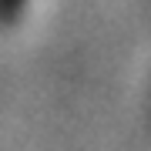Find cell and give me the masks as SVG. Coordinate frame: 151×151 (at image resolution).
<instances>
[{
	"instance_id": "cell-1",
	"label": "cell",
	"mask_w": 151,
	"mask_h": 151,
	"mask_svg": "<svg viewBox=\"0 0 151 151\" xmlns=\"http://www.w3.org/2000/svg\"><path fill=\"white\" fill-rule=\"evenodd\" d=\"M7 4H14V0H0V7H4V10H7Z\"/></svg>"
}]
</instances>
